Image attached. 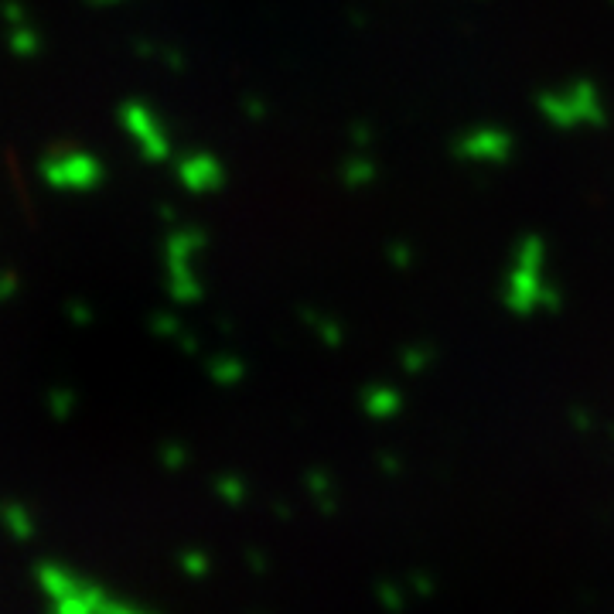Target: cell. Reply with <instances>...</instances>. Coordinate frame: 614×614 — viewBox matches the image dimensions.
Wrapping results in <instances>:
<instances>
[{"label":"cell","mask_w":614,"mask_h":614,"mask_svg":"<svg viewBox=\"0 0 614 614\" xmlns=\"http://www.w3.org/2000/svg\"><path fill=\"white\" fill-rule=\"evenodd\" d=\"M379 604H383L386 611H393V614H400V611H406V597L396 591L393 584H379Z\"/></svg>","instance_id":"1"}]
</instances>
